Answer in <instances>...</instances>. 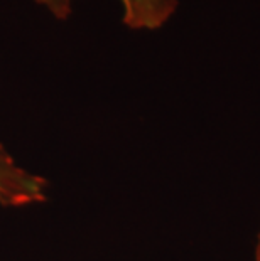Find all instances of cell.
<instances>
[{
    "mask_svg": "<svg viewBox=\"0 0 260 261\" xmlns=\"http://www.w3.org/2000/svg\"><path fill=\"white\" fill-rule=\"evenodd\" d=\"M46 5L59 19L69 14L71 0H36ZM124 10V24L130 29L156 31L168 22L178 9V0H119Z\"/></svg>",
    "mask_w": 260,
    "mask_h": 261,
    "instance_id": "obj_1",
    "label": "cell"
},
{
    "mask_svg": "<svg viewBox=\"0 0 260 261\" xmlns=\"http://www.w3.org/2000/svg\"><path fill=\"white\" fill-rule=\"evenodd\" d=\"M46 180L20 169L0 147V204L22 207L46 199Z\"/></svg>",
    "mask_w": 260,
    "mask_h": 261,
    "instance_id": "obj_2",
    "label": "cell"
},
{
    "mask_svg": "<svg viewBox=\"0 0 260 261\" xmlns=\"http://www.w3.org/2000/svg\"><path fill=\"white\" fill-rule=\"evenodd\" d=\"M255 261H260V231L257 236V246H255Z\"/></svg>",
    "mask_w": 260,
    "mask_h": 261,
    "instance_id": "obj_3",
    "label": "cell"
}]
</instances>
